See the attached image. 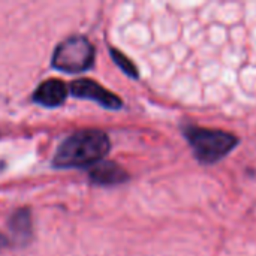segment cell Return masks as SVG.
<instances>
[{"mask_svg": "<svg viewBox=\"0 0 256 256\" xmlns=\"http://www.w3.org/2000/svg\"><path fill=\"white\" fill-rule=\"evenodd\" d=\"M110 54H111V57H112V60H114V63L128 75V76H130V78H138L140 75H138V69H136V66L132 63V60L130 58H128L123 52H120L118 50H116V48H110Z\"/></svg>", "mask_w": 256, "mask_h": 256, "instance_id": "obj_8", "label": "cell"}, {"mask_svg": "<svg viewBox=\"0 0 256 256\" xmlns=\"http://www.w3.org/2000/svg\"><path fill=\"white\" fill-rule=\"evenodd\" d=\"M68 93H69V87L63 81L51 78L39 84V87L33 93V100L44 106L54 108L66 100Z\"/></svg>", "mask_w": 256, "mask_h": 256, "instance_id": "obj_5", "label": "cell"}, {"mask_svg": "<svg viewBox=\"0 0 256 256\" xmlns=\"http://www.w3.org/2000/svg\"><path fill=\"white\" fill-rule=\"evenodd\" d=\"M111 144L105 132L96 129L80 130L69 135L57 148L52 165L56 168H92L104 159Z\"/></svg>", "mask_w": 256, "mask_h": 256, "instance_id": "obj_1", "label": "cell"}, {"mask_svg": "<svg viewBox=\"0 0 256 256\" xmlns=\"http://www.w3.org/2000/svg\"><path fill=\"white\" fill-rule=\"evenodd\" d=\"M88 176L93 183L102 186H114V184L126 183L129 180V174L120 165L111 160L98 162L90 168Z\"/></svg>", "mask_w": 256, "mask_h": 256, "instance_id": "obj_6", "label": "cell"}, {"mask_svg": "<svg viewBox=\"0 0 256 256\" xmlns=\"http://www.w3.org/2000/svg\"><path fill=\"white\" fill-rule=\"evenodd\" d=\"M183 136L189 142L195 159L202 165L218 164L238 146V138L231 132L195 124L183 126Z\"/></svg>", "mask_w": 256, "mask_h": 256, "instance_id": "obj_2", "label": "cell"}, {"mask_svg": "<svg viewBox=\"0 0 256 256\" xmlns=\"http://www.w3.org/2000/svg\"><path fill=\"white\" fill-rule=\"evenodd\" d=\"M9 228L14 236V240L24 243L32 234V218L28 210L22 208L15 212L9 219Z\"/></svg>", "mask_w": 256, "mask_h": 256, "instance_id": "obj_7", "label": "cell"}, {"mask_svg": "<svg viewBox=\"0 0 256 256\" xmlns=\"http://www.w3.org/2000/svg\"><path fill=\"white\" fill-rule=\"evenodd\" d=\"M8 244H9V240H8V238H6V237H4V236L0 232V249L6 248Z\"/></svg>", "mask_w": 256, "mask_h": 256, "instance_id": "obj_9", "label": "cell"}, {"mask_svg": "<svg viewBox=\"0 0 256 256\" xmlns=\"http://www.w3.org/2000/svg\"><path fill=\"white\" fill-rule=\"evenodd\" d=\"M69 92L80 99H90L98 102L99 105H102L104 108L108 110H120L123 102L118 96H116L112 92L106 90L105 87H102L99 82L88 80V78H82V80H76L69 86Z\"/></svg>", "mask_w": 256, "mask_h": 256, "instance_id": "obj_4", "label": "cell"}, {"mask_svg": "<svg viewBox=\"0 0 256 256\" xmlns=\"http://www.w3.org/2000/svg\"><path fill=\"white\" fill-rule=\"evenodd\" d=\"M94 63V48L84 36H70L60 42L52 54V66L64 74H80Z\"/></svg>", "mask_w": 256, "mask_h": 256, "instance_id": "obj_3", "label": "cell"}]
</instances>
